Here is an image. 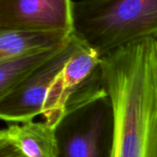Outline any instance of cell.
<instances>
[{
    "mask_svg": "<svg viewBox=\"0 0 157 157\" xmlns=\"http://www.w3.org/2000/svg\"><path fill=\"white\" fill-rule=\"evenodd\" d=\"M73 33L101 58L140 40H157V0L75 1Z\"/></svg>",
    "mask_w": 157,
    "mask_h": 157,
    "instance_id": "7a4b0ae2",
    "label": "cell"
},
{
    "mask_svg": "<svg viewBox=\"0 0 157 157\" xmlns=\"http://www.w3.org/2000/svg\"><path fill=\"white\" fill-rule=\"evenodd\" d=\"M100 70L113 110L110 157H157V40L107 54Z\"/></svg>",
    "mask_w": 157,
    "mask_h": 157,
    "instance_id": "6da1fadb",
    "label": "cell"
},
{
    "mask_svg": "<svg viewBox=\"0 0 157 157\" xmlns=\"http://www.w3.org/2000/svg\"><path fill=\"white\" fill-rule=\"evenodd\" d=\"M100 61L98 52L80 41L50 86L41 112L44 121L57 127L65 114L68 100L99 68Z\"/></svg>",
    "mask_w": 157,
    "mask_h": 157,
    "instance_id": "8992f818",
    "label": "cell"
},
{
    "mask_svg": "<svg viewBox=\"0 0 157 157\" xmlns=\"http://www.w3.org/2000/svg\"><path fill=\"white\" fill-rule=\"evenodd\" d=\"M75 35L64 48L8 95L0 99V118L7 123H23L41 115L43 104L54 78L77 49Z\"/></svg>",
    "mask_w": 157,
    "mask_h": 157,
    "instance_id": "277c9868",
    "label": "cell"
},
{
    "mask_svg": "<svg viewBox=\"0 0 157 157\" xmlns=\"http://www.w3.org/2000/svg\"><path fill=\"white\" fill-rule=\"evenodd\" d=\"M57 157H110L113 110L101 75L91 76L74 93L56 127Z\"/></svg>",
    "mask_w": 157,
    "mask_h": 157,
    "instance_id": "3957f363",
    "label": "cell"
},
{
    "mask_svg": "<svg viewBox=\"0 0 157 157\" xmlns=\"http://www.w3.org/2000/svg\"><path fill=\"white\" fill-rule=\"evenodd\" d=\"M67 43L56 48L0 62V99L8 95L13 89L59 53Z\"/></svg>",
    "mask_w": 157,
    "mask_h": 157,
    "instance_id": "9c48e42d",
    "label": "cell"
},
{
    "mask_svg": "<svg viewBox=\"0 0 157 157\" xmlns=\"http://www.w3.org/2000/svg\"><path fill=\"white\" fill-rule=\"evenodd\" d=\"M0 157H29L17 145L0 135Z\"/></svg>",
    "mask_w": 157,
    "mask_h": 157,
    "instance_id": "30bf717a",
    "label": "cell"
},
{
    "mask_svg": "<svg viewBox=\"0 0 157 157\" xmlns=\"http://www.w3.org/2000/svg\"><path fill=\"white\" fill-rule=\"evenodd\" d=\"M0 135L13 142L29 157H57L56 128L46 121L8 123Z\"/></svg>",
    "mask_w": 157,
    "mask_h": 157,
    "instance_id": "ba28073f",
    "label": "cell"
},
{
    "mask_svg": "<svg viewBox=\"0 0 157 157\" xmlns=\"http://www.w3.org/2000/svg\"><path fill=\"white\" fill-rule=\"evenodd\" d=\"M73 34L60 30H0V62L62 46Z\"/></svg>",
    "mask_w": 157,
    "mask_h": 157,
    "instance_id": "52a82bcc",
    "label": "cell"
},
{
    "mask_svg": "<svg viewBox=\"0 0 157 157\" xmlns=\"http://www.w3.org/2000/svg\"><path fill=\"white\" fill-rule=\"evenodd\" d=\"M73 0H0V30H60L73 33Z\"/></svg>",
    "mask_w": 157,
    "mask_h": 157,
    "instance_id": "5b68a950",
    "label": "cell"
}]
</instances>
